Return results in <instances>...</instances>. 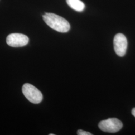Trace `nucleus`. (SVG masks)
<instances>
[{
  "instance_id": "obj_8",
  "label": "nucleus",
  "mask_w": 135,
  "mask_h": 135,
  "mask_svg": "<svg viewBox=\"0 0 135 135\" xmlns=\"http://www.w3.org/2000/svg\"><path fill=\"white\" fill-rule=\"evenodd\" d=\"M132 114L135 117V108L133 109V110L132 111Z\"/></svg>"
},
{
  "instance_id": "obj_1",
  "label": "nucleus",
  "mask_w": 135,
  "mask_h": 135,
  "mask_svg": "<svg viewBox=\"0 0 135 135\" xmlns=\"http://www.w3.org/2000/svg\"><path fill=\"white\" fill-rule=\"evenodd\" d=\"M44 22L50 28L60 33H67L70 29V25L66 19L53 13H46L43 16Z\"/></svg>"
},
{
  "instance_id": "obj_5",
  "label": "nucleus",
  "mask_w": 135,
  "mask_h": 135,
  "mask_svg": "<svg viewBox=\"0 0 135 135\" xmlns=\"http://www.w3.org/2000/svg\"><path fill=\"white\" fill-rule=\"evenodd\" d=\"M128 42L125 36L121 33L115 35L114 39V47L116 54L119 57L125 55Z\"/></svg>"
},
{
  "instance_id": "obj_7",
  "label": "nucleus",
  "mask_w": 135,
  "mask_h": 135,
  "mask_svg": "<svg viewBox=\"0 0 135 135\" xmlns=\"http://www.w3.org/2000/svg\"><path fill=\"white\" fill-rule=\"evenodd\" d=\"M77 134L78 135H92V133L86 132L85 131L82 130H79L78 131Z\"/></svg>"
},
{
  "instance_id": "obj_4",
  "label": "nucleus",
  "mask_w": 135,
  "mask_h": 135,
  "mask_svg": "<svg viewBox=\"0 0 135 135\" xmlns=\"http://www.w3.org/2000/svg\"><path fill=\"white\" fill-rule=\"evenodd\" d=\"M28 36L24 34L13 33L8 36L6 39L7 44L12 47H22L29 43Z\"/></svg>"
},
{
  "instance_id": "obj_2",
  "label": "nucleus",
  "mask_w": 135,
  "mask_h": 135,
  "mask_svg": "<svg viewBox=\"0 0 135 135\" xmlns=\"http://www.w3.org/2000/svg\"><path fill=\"white\" fill-rule=\"evenodd\" d=\"M22 92L25 97L33 104H38L43 100L42 93L37 88L29 83H26L23 86Z\"/></svg>"
},
{
  "instance_id": "obj_6",
  "label": "nucleus",
  "mask_w": 135,
  "mask_h": 135,
  "mask_svg": "<svg viewBox=\"0 0 135 135\" xmlns=\"http://www.w3.org/2000/svg\"><path fill=\"white\" fill-rule=\"evenodd\" d=\"M69 6L77 12H82L84 10L85 5L81 0H66Z\"/></svg>"
},
{
  "instance_id": "obj_9",
  "label": "nucleus",
  "mask_w": 135,
  "mask_h": 135,
  "mask_svg": "<svg viewBox=\"0 0 135 135\" xmlns=\"http://www.w3.org/2000/svg\"><path fill=\"white\" fill-rule=\"evenodd\" d=\"M49 135H55V134H49Z\"/></svg>"
},
{
  "instance_id": "obj_3",
  "label": "nucleus",
  "mask_w": 135,
  "mask_h": 135,
  "mask_svg": "<svg viewBox=\"0 0 135 135\" xmlns=\"http://www.w3.org/2000/svg\"><path fill=\"white\" fill-rule=\"evenodd\" d=\"M99 127L104 132L114 133L121 130L123 127V124L117 118H109L101 121L99 124Z\"/></svg>"
}]
</instances>
